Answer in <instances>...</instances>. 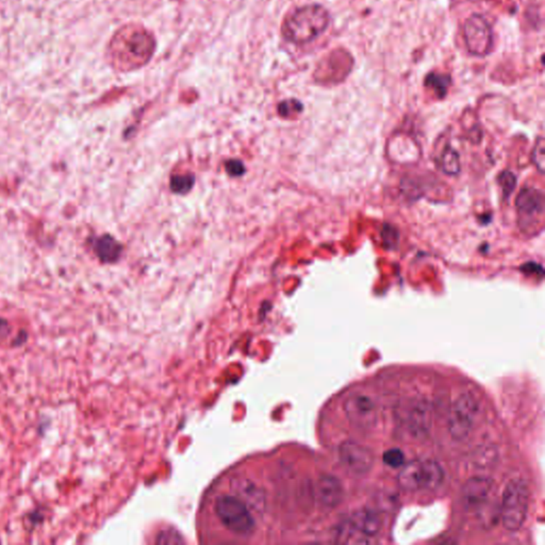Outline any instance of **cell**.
<instances>
[{
  "label": "cell",
  "mask_w": 545,
  "mask_h": 545,
  "mask_svg": "<svg viewBox=\"0 0 545 545\" xmlns=\"http://www.w3.org/2000/svg\"><path fill=\"white\" fill-rule=\"evenodd\" d=\"M215 514L227 530L239 536H251L255 530L253 514L237 496L223 495L215 501Z\"/></svg>",
  "instance_id": "obj_5"
},
{
  "label": "cell",
  "mask_w": 545,
  "mask_h": 545,
  "mask_svg": "<svg viewBox=\"0 0 545 545\" xmlns=\"http://www.w3.org/2000/svg\"><path fill=\"white\" fill-rule=\"evenodd\" d=\"M521 271H524L525 274L526 275H530L532 271H534L537 276H538V274L540 275L541 277L543 276L542 267L537 265V263H526V265H523V267H521Z\"/></svg>",
  "instance_id": "obj_24"
},
{
  "label": "cell",
  "mask_w": 545,
  "mask_h": 545,
  "mask_svg": "<svg viewBox=\"0 0 545 545\" xmlns=\"http://www.w3.org/2000/svg\"><path fill=\"white\" fill-rule=\"evenodd\" d=\"M96 255H99L103 262H115L121 253V246L117 240L106 235L96 240L94 245Z\"/></svg>",
  "instance_id": "obj_15"
},
{
  "label": "cell",
  "mask_w": 545,
  "mask_h": 545,
  "mask_svg": "<svg viewBox=\"0 0 545 545\" xmlns=\"http://www.w3.org/2000/svg\"><path fill=\"white\" fill-rule=\"evenodd\" d=\"M226 169L229 175L235 176V177L242 176L245 171L244 165L239 160H230V161H228L226 163Z\"/></svg>",
  "instance_id": "obj_23"
},
{
  "label": "cell",
  "mask_w": 545,
  "mask_h": 545,
  "mask_svg": "<svg viewBox=\"0 0 545 545\" xmlns=\"http://www.w3.org/2000/svg\"><path fill=\"white\" fill-rule=\"evenodd\" d=\"M545 146L544 139L543 137H538L536 144H535L534 151H533V162L536 165L538 171L541 174L544 173L545 167Z\"/></svg>",
  "instance_id": "obj_20"
},
{
  "label": "cell",
  "mask_w": 545,
  "mask_h": 545,
  "mask_svg": "<svg viewBox=\"0 0 545 545\" xmlns=\"http://www.w3.org/2000/svg\"><path fill=\"white\" fill-rule=\"evenodd\" d=\"M347 420L359 429H369L374 426L377 420V409L374 401L362 393H355L344 402Z\"/></svg>",
  "instance_id": "obj_9"
},
{
  "label": "cell",
  "mask_w": 545,
  "mask_h": 545,
  "mask_svg": "<svg viewBox=\"0 0 545 545\" xmlns=\"http://www.w3.org/2000/svg\"><path fill=\"white\" fill-rule=\"evenodd\" d=\"M494 490V482L489 477L476 476L469 479L461 490V501L467 510H477L484 506Z\"/></svg>",
  "instance_id": "obj_12"
},
{
  "label": "cell",
  "mask_w": 545,
  "mask_h": 545,
  "mask_svg": "<svg viewBox=\"0 0 545 545\" xmlns=\"http://www.w3.org/2000/svg\"><path fill=\"white\" fill-rule=\"evenodd\" d=\"M330 23V15L324 7L308 5L299 8L285 17L283 35L289 42L306 44L322 35Z\"/></svg>",
  "instance_id": "obj_1"
},
{
  "label": "cell",
  "mask_w": 545,
  "mask_h": 545,
  "mask_svg": "<svg viewBox=\"0 0 545 545\" xmlns=\"http://www.w3.org/2000/svg\"><path fill=\"white\" fill-rule=\"evenodd\" d=\"M383 460L390 468H402L405 463V454L399 448H391L383 454Z\"/></svg>",
  "instance_id": "obj_19"
},
{
  "label": "cell",
  "mask_w": 545,
  "mask_h": 545,
  "mask_svg": "<svg viewBox=\"0 0 545 545\" xmlns=\"http://www.w3.org/2000/svg\"><path fill=\"white\" fill-rule=\"evenodd\" d=\"M478 403L470 393H463L457 397L451 407L448 415V430L454 440H466L477 420Z\"/></svg>",
  "instance_id": "obj_6"
},
{
  "label": "cell",
  "mask_w": 545,
  "mask_h": 545,
  "mask_svg": "<svg viewBox=\"0 0 545 545\" xmlns=\"http://www.w3.org/2000/svg\"><path fill=\"white\" fill-rule=\"evenodd\" d=\"M408 425L414 434H426L430 425V410L425 403L413 405L408 413Z\"/></svg>",
  "instance_id": "obj_14"
},
{
  "label": "cell",
  "mask_w": 545,
  "mask_h": 545,
  "mask_svg": "<svg viewBox=\"0 0 545 545\" xmlns=\"http://www.w3.org/2000/svg\"><path fill=\"white\" fill-rule=\"evenodd\" d=\"M194 176L191 174L187 175L174 176L171 179V191L177 194H185L194 185Z\"/></svg>",
  "instance_id": "obj_18"
},
{
  "label": "cell",
  "mask_w": 545,
  "mask_h": 545,
  "mask_svg": "<svg viewBox=\"0 0 545 545\" xmlns=\"http://www.w3.org/2000/svg\"><path fill=\"white\" fill-rule=\"evenodd\" d=\"M463 39L471 55L485 57L493 47V31L484 16L473 14L463 26Z\"/></svg>",
  "instance_id": "obj_7"
},
{
  "label": "cell",
  "mask_w": 545,
  "mask_h": 545,
  "mask_svg": "<svg viewBox=\"0 0 545 545\" xmlns=\"http://www.w3.org/2000/svg\"><path fill=\"white\" fill-rule=\"evenodd\" d=\"M530 498V487L524 479H514L507 485L501 508V519L505 530L518 532L522 528L528 514Z\"/></svg>",
  "instance_id": "obj_4"
},
{
  "label": "cell",
  "mask_w": 545,
  "mask_h": 545,
  "mask_svg": "<svg viewBox=\"0 0 545 545\" xmlns=\"http://www.w3.org/2000/svg\"><path fill=\"white\" fill-rule=\"evenodd\" d=\"M450 85L451 78L441 74H429L425 79V85L434 90L440 99L444 97Z\"/></svg>",
  "instance_id": "obj_17"
},
{
  "label": "cell",
  "mask_w": 545,
  "mask_h": 545,
  "mask_svg": "<svg viewBox=\"0 0 545 545\" xmlns=\"http://www.w3.org/2000/svg\"><path fill=\"white\" fill-rule=\"evenodd\" d=\"M383 521L378 512L373 509H361L355 512L349 519L344 525L342 536L345 538H353L355 535H358L360 538L364 539V542H369L367 539L374 538L380 532Z\"/></svg>",
  "instance_id": "obj_11"
},
{
  "label": "cell",
  "mask_w": 545,
  "mask_h": 545,
  "mask_svg": "<svg viewBox=\"0 0 545 545\" xmlns=\"http://www.w3.org/2000/svg\"><path fill=\"white\" fill-rule=\"evenodd\" d=\"M444 471L433 459H417L407 463L397 475L399 488L407 492L435 490L442 484Z\"/></svg>",
  "instance_id": "obj_3"
},
{
  "label": "cell",
  "mask_w": 545,
  "mask_h": 545,
  "mask_svg": "<svg viewBox=\"0 0 545 545\" xmlns=\"http://www.w3.org/2000/svg\"><path fill=\"white\" fill-rule=\"evenodd\" d=\"M343 487L337 477L325 475L319 477L315 486V495L319 504L325 508H335L343 498Z\"/></svg>",
  "instance_id": "obj_13"
},
{
  "label": "cell",
  "mask_w": 545,
  "mask_h": 545,
  "mask_svg": "<svg viewBox=\"0 0 545 545\" xmlns=\"http://www.w3.org/2000/svg\"><path fill=\"white\" fill-rule=\"evenodd\" d=\"M339 456L344 468L351 474L365 475L374 466L375 456L372 451L355 441L343 443Z\"/></svg>",
  "instance_id": "obj_10"
},
{
  "label": "cell",
  "mask_w": 545,
  "mask_h": 545,
  "mask_svg": "<svg viewBox=\"0 0 545 545\" xmlns=\"http://www.w3.org/2000/svg\"><path fill=\"white\" fill-rule=\"evenodd\" d=\"M301 111V105L296 101H283V103L279 106V112H280V115H283V117H289V115L295 113V112Z\"/></svg>",
  "instance_id": "obj_22"
},
{
  "label": "cell",
  "mask_w": 545,
  "mask_h": 545,
  "mask_svg": "<svg viewBox=\"0 0 545 545\" xmlns=\"http://www.w3.org/2000/svg\"><path fill=\"white\" fill-rule=\"evenodd\" d=\"M517 212L519 217V227L528 233L532 225L542 224L544 215V195L539 190L533 187L523 189L517 196Z\"/></svg>",
  "instance_id": "obj_8"
},
{
  "label": "cell",
  "mask_w": 545,
  "mask_h": 545,
  "mask_svg": "<svg viewBox=\"0 0 545 545\" xmlns=\"http://www.w3.org/2000/svg\"><path fill=\"white\" fill-rule=\"evenodd\" d=\"M439 165L443 173L450 176L458 175L460 171V160L457 151L447 146L441 155Z\"/></svg>",
  "instance_id": "obj_16"
},
{
  "label": "cell",
  "mask_w": 545,
  "mask_h": 545,
  "mask_svg": "<svg viewBox=\"0 0 545 545\" xmlns=\"http://www.w3.org/2000/svg\"><path fill=\"white\" fill-rule=\"evenodd\" d=\"M498 185L502 187L503 194H504L505 197L507 199V197L514 192V190L516 189V176H514V174L510 173V171H504V173L501 174L500 177H498Z\"/></svg>",
  "instance_id": "obj_21"
},
{
  "label": "cell",
  "mask_w": 545,
  "mask_h": 545,
  "mask_svg": "<svg viewBox=\"0 0 545 545\" xmlns=\"http://www.w3.org/2000/svg\"><path fill=\"white\" fill-rule=\"evenodd\" d=\"M153 35L141 27L121 30L113 41V55L121 67L135 69L149 62L155 51Z\"/></svg>",
  "instance_id": "obj_2"
}]
</instances>
